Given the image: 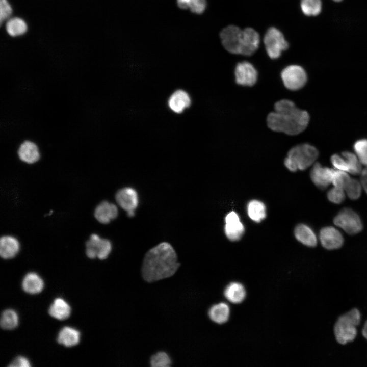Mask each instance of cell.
<instances>
[{"mask_svg": "<svg viewBox=\"0 0 367 367\" xmlns=\"http://www.w3.org/2000/svg\"><path fill=\"white\" fill-rule=\"evenodd\" d=\"M309 119L307 111L298 108L293 101L282 99L275 103L274 111L268 114L266 122L273 132L294 136L306 128Z\"/></svg>", "mask_w": 367, "mask_h": 367, "instance_id": "6da1fadb", "label": "cell"}, {"mask_svg": "<svg viewBox=\"0 0 367 367\" xmlns=\"http://www.w3.org/2000/svg\"><path fill=\"white\" fill-rule=\"evenodd\" d=\"M180 266L177 254L171 245L162 242L146 253L142 266L144 279L149 282L173 275Z\"/></svg>", "mask_w": 367, "mask_h": 367, "instance_id": "7a4b0ae2", "label": "cell"}, {"mask_svg": "<svg viewBox=\"0 0 367 367\" xmlns=\"http://www.w3.org/2000/svg\"><path fill=\"white\" fill-rule=\"evenodd\" d=\"M319 153L313 146L303 143L291 148L287 153L284 164L292 172L304 170L315 163Z\"/></svg>", "mask_w": 367, "mask_h": 367, "instance_id": "3957f363", "label": "cell"}, {"mask_svg": "<svg viewBox=\"0 0 367 367\" xmlns=\"http://www.w3.org/2000/svg\"><path fill=\"white\" fill-rule=\"evenodd\" d=\"M360 314L357 309H353L340 316L334 326V334L337 341L345 344L356 337V327L359 324Z\"/></svg>", "mask_w": 367, "mask_h": 367, "instance_id": "277c9868", "label": "cell"}, {"mask_svg": "<svg viewBox=\"0 0 367 367\" xmlns=\"http://www.w3.org/2000/svg\"><path fill=\"white\" fill-rule=\"evenodd\" d=\"M264 43L268 56L272 59L280 57L289 47V44L282 33L275 27L268 29L264 37Z\"/></svg>", "mask_w": 367, "mask_h": 367, "instance_id": "5b68a950", "label": "cell"}, {"mask_svg": "<svg viewBox=\"0 0 367 367\" xmlns=\"http://www.w3.org/2000/svg\"><path fill=\"white\" fill-rule=\"evenodd\" d=\"M281 78L284 86L291 91H297L306 84L307 76L304 69L298 65L285 67L281 72Z\"/></svg>", "mask_w": 367, "mask_h": 367, "instance_id": "8992f818", "label": "cell"}, {"mask_svg": "<svg viewBox=\"0 0 367 367\" xmlns=\"http://www.w3.org/2000/svg\"><path fill=\"white\" fill-rule=\"evenodd\" d=\"M336 226L343 229L349 234L359 233L362 225L358 215L352 209L345 208L341 210L334 219Z\"/></svg>", "mask_w": 367, "mask_h": 367, "instance_id": "52a82bcc", "label": "cell"}, {"mask_svg": "<svg viewBox=\"0 0 367 367\" xmlns=\"http://www.w3.org/2000/svg\"><path fill=\"white\" fill-rule=\"evenodd\" d=\"M87 256L91 259H106L112 250V244L107 239L101 238L96 234H92L86 243Z\"/></svg>", "mask_w": 367, "mask_h": 367, "instance_id": "ba28073f", "label": "cell"}, {"mask_svg": "<svg viewBox=\"0 0 367 367\" xmlns=\"http://www.w3.org/2000/svg\"><path fill=\"white\" fill-rule=\"evenodd\" d=\"M117 204L127 212L129 217L135 215V211L139 205V196L137 191L132 187L119 189L115 195Z\"/></svg>", "mask_w": 367, "mask_h": 367, "instance_id": "9c48e42d", "label": "cell"}, {"mask_svg": "<svg viewBox=\"0 0 367 367\" xmlns=\"http://www.w3.org/2000/svg\"><path fill=\"white\" fill-rule=\"evenodd\" d=\"M242 30L230 25L224 28L220 33L221 42L225 49L233 54H240Z\"/></svg>", "mask_w": 367, "mask_h": 367, "instance_id": "30bf717a", "label": "cell"}, {"mask_svg": "<svg viewBox=\"0 0 367 367\" xmlns=\"http://www.w3.org/2000/svg\"><path fill=\"white\" fill-rule=\"evenodd\" d=\"M235 82L242 86L252 87L257 82L258 72L251 63L243 61L238 63L234 69Z\"/></svg>", "mask_w": 367, "mask_h": 367, "instance_id": "8fae6325", "label": "cell"}, {"mask_svg": "<svg viewBox=\"0 0 367 367\" xmlns=\"http://www.w3.org/2000/svg\"><path fill=\"white\" fill-rule=\"evenodd\" d=\"M260 42L258 33L253 29L247 28L242 30L240 54L252 55L258 48Z\"/></svg>", "mask_w": 367, "mask_h": 367, "instance_id": "7c38bea8", "label": "cell"}, {"mask_svg": "<svg viewBox=\"0 0 367 367\" xmlns=\"http://www.w3.org/2000/svg\"><path fill=\"white\" fill-rule=\"evenodd\" d=\"M334 171V169L323 167L319 163H315L310 172V177L317 187L324 189L331 184Z\"/></svg>", "mask_w": 367, "mask_h": 367, "instance_id": "4fadbf2b", "label": "cell"}, {"mask_svg": "<svg viewBox=\"0 0 367 367\" xmlns=\"http://www.w3.org/2000/svg\"><path fill=\"white\" fill-rule=\"evenodd\" d=\"M320 240L322 246L329 250L340 248L344 241L342 234L332 226L325 227L321 230Z\"/></svg>", "mask_w": 367, "mask_h": 367, "instance_id": "5bb4252c", "label": "cell"}, {"mask_svg": "<svg viewBox=\"0 0 367 367\" xmlns=\"http://www.w3.org/2000/svg\"><path fill=\"white\" fill-rule=\"evenodd\" d=\"M225 233L232 241L239 240L244 233L245 228L240 221L237 214L234 212L228 213L225 217Z\"/></svg>", "mask_w": 367, "mask_h": 367, "instance_id": "9a60e30c", "label": "cell"}, {"mask_svg": "<svg viewBox=\"0 0 367 367\" xmlns=\"http://www.w3.org/2000/svg\"><path fill=\"white\" fill-rule=\"evenodd\" d=\"M118 215L117 206L107 201H103L99 203L94 211L96 219L102 224H108L112 220L115 219Z\"/></svg>", "mask_w": 367, "mask_h": 367, "instance_id": "2e32d148", "label": "cell"}, {"mask_svg": "<svg viewBox=\"0 0 367 367\" xmlns=\"http://www.w3.org/2000/svg\"><path fill=\"white\" fill-rule=\"evenodd\" d=\"M17 154L21 161L28 164L36 163L40 159V153L37 145L30 141H25L21 144Z\"/></svg>", "mask_w": 367, "mask_h": 367, "instance_id": "e0dca14e", "label": "cell"}, {"mask_svg": "<svg viewBox=\"0 0 367 367\" xmlns=\"http://www.w3.org/2000/svg\"><path fill=\"white\" fill-rule=\"evenodd\" d=\"M20 244L14 237L5 235L0 239V255L4 259L15 257L19 251Z\"/></svg>", "mask_w": 367, "mask_h": 367, "instance_id": "ac0fdd59", "label": "cell"}, {"mask_svg": "<svg viewBox=\"0 0 367 367\" xmlns=\"http://www.w3.org/2000/svg\"><path fill=\"white\" fill-rule=\"evenodd\" d=\"M191 104V99L185 91L178 90L174 92L168 100L169 108L176 113H180Z\"/></svg>", "mask_w": 367, "mask_h": 367, "instance_id": "d6986e66", "label": "cell"}, {"mask_svg": "<svg viewBox=\"0 0 367 367\" xmlns=\"http://www.w3.org/2000/svg\"><path fill=\"white\" fill-rule=\"evenodd\" d=\"M22 286L23 290L31 294L40 293L43 289L44 282L42 278L35 273H29L24 277Z\"/></svg>", "mask_w": 367, "mask_h": 367, "instance_id": "ffe728a7", "label": "cell"}, {"mask_svg": "<svg viewBox=\"0 0 367 367\" xmlns=\"http://www.w3.org/2000/svg\"><path fill=\"white\" fill-rule=\"evenodd\" d=\"M294 234L298 241L303 244L314 247L317 244V239L313 231L304 224H299L295 229Z\"/></svg>", "mask_w": 367, "mask_h": 367, "instance_id": "44dd1931", "label": "cell"}, {"mask_svg": "<svg viewBox=\"0 0 367 367\" xmlns=\"http://www.w3.org/2000/svg\"><path fill=\"white\" fill-rule=\"evenodd\" d=\"M80 339V333L78 330L70 327H64L59 332L58 342L67 347L77 345Z\"/></svg>", "mask_w": 367, "mask_h": 367, "instance_id": "7402d4cb", "label": "cell"}, {"mask_svg": "<svg viewBox=\"0 0 367 367\" xmlns=\"http://www.w3.org/2000/svg\"><path fill=\"white\" fill-rule=\"evenodd\" d=\"M176 6L181 10H188L191 13L199 15L207 7L206 0H175Z\"/></svg>", "mask_w": 367, "mask_h": 367, "instance_id": "603a6c76", "label": "cell"}, {"mask_svg": "<svg viewBox=\"0 0 367 367\" xmlns=\"http://www.w3.org/2000/svg\"><path fill=\"white\" fill-rule=\"evenodd\" d=\"M48 312L53 318L63 320L69 317L71 308L69 305L64 299L58 298L50 305Z\"/></svg>", "mask_w": 367, "mask_h": 367, "instance_id": "cb8c5ba5", "label": "cell"}, {"mask_svg": "<svg viewBox=\"0 0 367 367\" xmlns=\"http://www.w3.org/2000/svg\"><path fill=\"white\" fill-rule=\"evenodd\" d=\"M224 295L229 302L238 304L244 300L246 292L242 284L238 282H232L225 289Z\"/></svg>", "mask_w": 367, "mask_h": 367, "instance_id": "d4e9b609", "label": "cell"}, {"mask_svg": "<svg viewBox=\"0 0 367 367\" xmlns=\"http://www.w3.org/2000/svg\"><path fill=\"white\" fill-rule=\"evenodd\" d=\"M230 309L225 303H220L211 307L208 311L209 318L214 322L221 324L228 319Z\"/></svg>", "mask_w": 367, "mask_h": 367, "instance_id": "484cf974", "label": "cell"}, {"mask_svg": "<svg viewBox=\"0 0 367 367\" xmlns=\"http://www.w3.org/2000/svg\"><path fill=\"white\" fill-rule=\"evenodd\" d=\"M247 213L252 220L260 222L266 217V206L262 202L252 200L248 204Z\"/></svg>", "mask_w": 367, "mask_h": 367, "instance_id": "4316f807", "label": "cell"}, {"mask_svg": "<svg viewBox=\"0 0 367 367\" xmlns=\"http://www.w3.org/2000/svg\"><path fill=\"white\" fill-rule=\"evenodd\" d=\"M6 29L9 35L16 37L24 34L27 31L28 26L22 19L14 17L8 20L6 24Z\"/></svg>", "mask_w": 367, "mask_h": 367, "instance_id": "83f0119b", "label": "cell"}, {"mask_svg": "<svg viewBox=\"0 0 367 367\" xmlns=\"http://www.w3.org/2000/svg\"><path fill=\"white\" fill-rule=\"evenodd\" d=\"M18 323V316L15 311L7 309L2 314L1 326L6 330H11L16 328Z\"/></svg>", "mask_w": 367, "mask_h": 367, "instance_id": "f1b7e54d", "label": "cell"}, {"mask_svg": "<svg viewBox=\"0 0 367 367\" xmlns=\"http://www.w3.org/2000/svg\"><path fill=\"white\" fill-rule=\"evenodd\" d=\"M300 7L305 15L314 16L321 13L322 2L321 0H301Z\"/></svg>", "mask_w": 367, "mask_h": 367, "instance_id": "f546056e", "label": "cell"}, {"mask_svg": "<svg viewBox=\"0 0 367 367\" xmlns=\"http://www.w3.org/2000/svg\"><path fill=\"white\" fill-rule=\"evenodd\" d=\"M342 155L347 162L349 173L354 175L361 174L362 171V164L355 154L349 151H344L342 153Z\"/></svg>", "mask_w": 367, "mask_h": 367, "instance_id": "4dcf8cb0", "label": "cell"}, {"mask_svg": "<svg viewBox=\"0 0 367 367\" xmlns=\"http://www.w3.org/2000/svg\"><path fill=\"white\" fill-rule=\"evenodd\" d=\"M362 185L357 180L350 178L344 188L346 194L352 200L357 199L361 193Z\"/></svg>", "mask_w": 367, "mask_h": 367, "instance_id": "1f68e13d", "label": "cell"}, {"mask_svg": "<svg viewBox=\"0 0 367 367\" xmlns=\"http://www.w3.org/2000/svg\"><path fill=\"white\" fill-rule=\"evenodd\" d=\"M150 363L152 367H168L172 362L167 353L160 351L151 357Z\"/></svg>", "mask_w": 367, "mask_h": 367, "instance_id": "d6a6232c", "label": "cell"}, {"mask_svg": "<svg viewBox=\"0 0 367 367\" xmlns=\"http://www.w3.org/2000/svg\"><path fill=\"white\" fill-rule=\"evenodd\" d=\"M354 149L361 164L367 166V140L361 139L356 141Z\"/></svg>", "mask_w": 367, "mask_h": 367, "instance_id": "836d02e7", "label": "cell"}, {"mask_svg": "<svg viewBox=\"0 0 367 367\" xmlns=\"http://www.w3.org/2000/svg\"><path fill=\"white\" fill-rule=\"evenodd\" d=\"M348 172L334 169L331 184L334 187L341 188L344 189V188L349 180L350 179Z\"/></svg>", "mask_w": 367, "mask_h": 367, "instance_id": "e575fe53", "label": "cell"}, {"mask_svg": "<svg viewBox=\"0 0 367 367\" xmlns=\"http://www.w3.org/2000/svg\"><path fill=\"white\" fill-rule=\"evenodd\" d=\"M345 192L344 189L334 187L327 193V197L330 201L336 204L342 202L345 198Z\"/></svg>", "mask_w": 367, "mask_h": 367, "instance_id": "d590c367", "label": "cell"}, {"mask_svg": "<svg viewBox=\"0 0 367 367\" xmlns=\"http://www.w3.org/2000/svg\"><path fill=\"white\" fill-rule=\"evenodd\" d=\"M331 162L336 169L348 173L349 168L347 162L342 155L333 154L331 158Z\"/></svg>", "mask_w": 367, "mask_h": 367, "instance_id": "8d00e7d4", "label": "cell"}, {"mask_svg": "<svg viewBox=\"0 0 367 367\" xmlns=\"http://www.w3.org/2000/svg\"><path fill=\"white\" fill-rule=\"evenodd\" d=\"M1 24L8 19L12 13V9L7 0H0Z\"/></svg>", "mask_w": 367, "mask_h": 367, "instance_id": "74e56055", "label": "cell"}, {"mask_svg": "<svg viewBox=\"0 0 367 367\" xmlns=\"http://www.w3.org/2000/svg\"><path fill=\"white\" fill-rule=\"evenodd\" d=\"M10 367H29L31 364L29 360L23 356H18L9 365Z\"/></svg>", "mask_w": 367, "mask_h": 367, "instance_id": "f35d334b", "label": "cell"}, {"mask_svg": "<svg viewBox=\"0 0 367 367\" xmlns=\"http://www.w3.org/2000/svg\"><path fill=\"white\" fill-rule=\"evenodd\" d=\"M360 182L362 187L367 193V170L365 168L362 169L361 173Z\"/></svg>", "mask_w": 367, "mask_h": 367, "instance_id": "ab89813d", "label": "cell"}, {"mask_svg": "<svg viewBox=\"0 0 367 367\" xmlns=\"http://www.w3.org/2000/svg\"><path fill=\"white\" fill-rule=\"evenodd\" d=\"M363 336L367 339V321H366L362 331Z\"/></svg>", "mask_w": 367, "mask_h": 367, "instance_id": "60d3db41", "label": "cell"}, {"mask_svg": "<svg viewBox=\"0 0 367 367\" xmlns=\"http://www.w3.org/2000/svg\"><path fill=\"white\" fill-rule=\"evenodd\" d=\"M333 1H334V2H339L342 1V0H333Z\"/></svg>", "mask_w": 367, "mask_h": 367, "instance_id": "b9f144b4", "label": "cell"}, {"mask_svg": "<svg viewBox=\"0 0 367 367\" xmlns=\"http://www.w3.org/2000/svg\"><path fill=\"white\" fill-rule=\"evenodd\" d=\"M365 169H366V170H367V166H366V167H365Z\"/></svg>", "mask_w": 367, "mask_h": 367, "instance_id": "7bdbcfd3", "label": "cell"}]
</instances>
